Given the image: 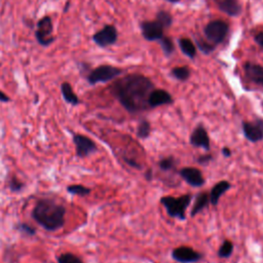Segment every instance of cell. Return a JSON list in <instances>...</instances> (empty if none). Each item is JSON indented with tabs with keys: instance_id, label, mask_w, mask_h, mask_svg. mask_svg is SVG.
<instances>
[{
	"instance_id": "1",
	"label": "cell",
	"mask_w": 263,
	"mask_h": 263,
	"mask_svg": "<svg viewBox=\"0 0 263 263\" xmlns=\"http://www.w3.org/2000/svg\"><path fill=\"white\" fill-rule=\"evenodd\" d=\"M155 89L150 78L143 74L130 73L116 79L111 85V94L129 113L149 109L148 97Z\"/></svg>"
},
{
	"instance_id": "2",
	"label": "cell",
	"mask_w": 263,
	"mask_h": 263,
	"mask_svg": "<svg viewBox=\"0 0 263 263\" xmlns=\"http://www.w3.org/2000/svg\"><path fill=\"white\" fill-rule=\"evenodd\" d=\"M65 207L51 200L39 201L32 211L34 220L49 232H55L63 227L65 224Z\"/></svg>"
},
{
	"instance_id": "3",
	"label": "cell",
	"mask_w": 263,
	"mask_h": 263,
	"mask_svg": "<svg viewBox=\"0 0 263 263\" xmlns=\"http://www.w3.org/2000/svg\"><path fill=\"white\" fill-rule=\"evenodd\" d=\"M192 201L191 194H184L178 198L175 196H163L160 199V204L167 210V213L170 217L179 219V220H185L186 219V210L189 207Z\"/></svg>"
},
{
	"instance_id": "4",
	"label": "cell",
	"mask_w": 263,
	"mask_h": 263,
	"mask_svg": "<svg viewBox=\"0 0 263 263\" xmlns=\"http://www.w3.org/2000/svg\"><path fill=\"white\" fill-rule=\"evenodd\" d=\"M229 32V25L222 20H214L209 22L204 28L206 39L214 46L221 45Z\"/></svg>"
},
{
	"instance_id": "5",
	"label": "cell",
	"mask_w": 263,
	"mask_h": 263,
	"mask_svg": "<svg viewBox=\"0 0 263 263\" xmlns=\"http://www.w3.org/2000/svg\"><path fill=\"white\" fill-rule=\"evenodd\" d=\"M120 74H122V69L120 68L114 67L112 65H101L92 70L86 78L90 84L95 85L97 83L109 82L117 78Z\"/></svg>"
},
{
	"instance_id": "6",
	"label": "cell",
	"mask_w": 263,
	"mask_h": 263,
	"mask_svg": "<svg viewBox=\"0 0 263 263\" xmlns=\"http://www.w3.org/2000/svg\"><path fill=\"white\" fill-rule=\"evenodd\" d=\"M53 21L52 18L46 16L37 23V28L35 31V37L38 43L42 47H49L54 42L55 37L53 36Z\"/></svg>"
},
{
	"instance_id": "7",
	"label": "cell",
	"mask_w": 263,
	"mask_h": 263,
	"mask_svg": "<svg viewBox=\"0 0 263 263\" xmlns=\"http://www.w3.org/2000/svg\"><path fill=\"white\" fill-rule=\"evenodd\" d=\"M118 39V32L115 26L105 25L101 30L93 35V41L102 49L113 46Z\"/></svg>"
},
{
	"instance_id": "8",
	"label": "cell",
	"mask_w": 263,
	"mask_h": 263,
	"mask_svg": "<svg viewBox=\"0 0 263 263\" xmlns=\"http://www.w3.org/2000/svg\"><path fill=\"white\" fill-rule=\"evenodd\" d=\"M242 129L245 138L251 143L263 141V118H256L253 121H243Z\"/></svg>"
},
{
	"instance_id": "9",
	"label": "cell",
	"mask_w": 263,
	"mask_h": 263,
	"mask_svg": "<svg viewBox=\"0 0 263 263\" xmlns=\"http://www.w3.org/2000/svg\"><path fill=\"white\" fill-rule=\"evenodd\" d=\"M172 258L179 263H195L201 261L204 255L190 247L181 246L172 251Z\"/></svg>"
},
{
	"instance_id": "10",
	"label": "cell",
	"mask_w": 263,
	"mask_h": 263,
	"mask_svg": "<svg viewBox=\"0 0 263 263\" xmlns=\"http://www.w3.org/2000/svg\"><path fill=\"white\" fill-rule=\"evenodd\" d=\"M73 143L75 145L76 155L79 157H86L97 151V144L89 137L81 134L73 135Z\"/></svg>"
},
{
	"instance_id": "11",
	"label": "cell",
	"mask_w": 263,
	"mask_h": 263,
	"mask_svg": "<svg viewBox=\"0 0 263 263\" xmlns=\"http://www.w3.org/2000/svg\"><path fill=\"white\" fill-rule=\"evenodd\" d=\"M140 28H141L142 36L147 41H159L165 36L163 35L165 28L156 20L143 21L140 24Z\"/></svg>"
},
{
	"instance_id": "12",
	"label": "cell",
	"mask_w": 263,
	"mask_h": 263,
	"mask_svg": "<svg viewBox=\"0 0 263 263\" xmlns=\"http://www.w3.org/2000/svg\"><path fill=\"white\" fill-rule=\"evenodd\" d=\"M189 142L193 147L202 148L205 151L209 152L211 150V144H210V137L208 135V132L205 128V126L201 123L199 124L190 135Z\"/></svg>"
},
{
	"instance_id": "13",
	"label": "cell",
	"mask_w": 263,
	"mask_h": 263,
	"mask_svg": "<svg viewBox=\"0 0 263 263\" xmlns=\"http://www.w3.org/2000/svg\"><path fill=\"white\" fill-rule=\"evenodd\" d=\"M180 177L192 187H202L205 184V178L202 171L193 167L182 168L179 172Z\"/></svg>"
},
{
	"instance_id": "14",
	"label": "cell",
	"mask_w": 263,
	"mask_h": 263,
	"mask_svg": "<svg viewBox=\"0 0 263 263\" xmlns=\"http://www.w3.org/2000/svg\"><path fill=\"white\" fill-rule=\"evenodd\" d=\"M174 102L172 95L163 89H153L148 97L149 109H153L163 105H170Z\"/></svg>"
},
{
	"instance_id": "15",
	"label": "cell",
	"mask_w": 263,
	"mask_h": 263,
	"mask_svg": "<svg viewBox=\"0 0 263 263\" xmlns=\"http://www.w3.org/2000/svg\"><path fill=\"white\" fill-rule=\"evenodd\" d=\"M246 77L253 83L263 87V66L254 62H246L243 66Z\"/></svg>"
},
{
	"instance_id": "16",
	"label": "cell",
	"mask_w": 263,
	"mask_h": 263,
	"mask_svg": "<svg viewBox=\"0 0 263 263\" xmlns=\"http://www.w3.org/2000/svg\"><path fill=\"white\" fill-rule=\"evenodd\" d=\"M214 3L219 11L229 17H239L243 12V7L239 0H214Z\"/></svg>"
},
{
	"instance_id": "17",
	"label": "cell",
	"mask_w": 263,
	"mask_h": 263,
	"mask_svg": "<svg viewBox=\"0 0 263 263\" xmlns=\"http://www.w3.org/2000/svg\"><path fill=\"white\" fill-rule=\"evenodd\" d=\"M232 187V184L226 181V180H222V181H219L218 183H216L210 193H209V198H210V204L212 206H217L219 204V201H220L221 196L231 189Z\"/></svg>"
},
{
	"instance_id": "18",
	"label": "cell",
	"mask_w": 263,
	"mask_h": 263,
	"mask_svg": "<svg viewBox=\"0 0 263 263\" xmlns=\"http://www.w3.org/2000/svg\"><path fill=\"white\" fill-rule=\"evenodd\" d=\"M210 205V198L209 193L207 192H200L194 198V204L190 212V216L193 218L198 214L202 213L206 208H208Z\"/></svg>"
},
{
	"instance_id": "19",
	"label": "cell",
	"mask_w": 263,
	"mask_h": 263,
	"mask_svg": "<svg viewBox=\"0 0 263 263\" xmlns=\"http://www.w3.org/2000/svg\"><path fill=\"white\" fill-rule=\"evenodd\" d=\"M178 45H179V48H180L181 52L183 53V55H185L186 57H188L191 60H193L196 57L198 49H196V46L194 45V42L191 39L186 38V37L179 38Z\"/></svg>"
},
{
	"instance_id": "20",
	"label": "cell",
	"mask_w": 263,
	"mask_h": 263,
	"mask_svg": "<svg viewBox=\"0 0 263 263\" xmlns=\"http://www.w3.org/2000/svg\"><path fill=\"white\" fill-rule=\"evenodd\" d=\"M61 92H62V95H63V98L64 100L71 104V105H78L79 104V99L77 97V95L74 93L72 86L69 82H63L62 85H61Z\"/></svg>"
},
{
	"instance_id": "21",
	"label": "cell",
	"mask_w": 263,
	"mask_h": 263,
	"mask_svg": "<svg viewBox=\"0 0 263 263\" xmlns=\"http://www.w3.org/2000/svg\"><path fill=\"white\" fill-rule=\"evenodd\" d=\"M172 76L179 81H186L191 76V70L188 66H176L171 71Z\"/></svg>"
},
{
	"instance_id": "22",
	"label": "cell",
	"mask_w": 263,
	"mask_h": 263,
	"mask_svg": "<svg viewBox=\"0 0 263 263\" xmlns=\"http://www.w3.org/2000/svg\"><path fill=\"white\" fill-rule=\"evenodd\" d=\"M194 41H195V46H196V49L199 51H201L204 55H210L212 54L213 52H215L216 50V46H214L213 43L209 42L208 40H205L203 38H198L195 37L194 38Z\"/></svg>"
},
{
	"instance_id": "23",
	"label": "cell",
	"mask_w": 263,
	"mask_h": 263,
	"mask_svg": "<svg viewBox=\"0 0 263 263\" xmlns=\"http://www.w3.org/2000/svg\"><path fill=\"white\" fill-rule=\"evenodd\" d=\"M159 45H160V48H161V51H162L163 55L167 58H170L175 53V45H174L172 38H170L168 36H163L159 40Z\"/></svg>"
},
{
	"instance_id": "24",
	"label": "cell",
	"mask_w": 263,
	"mask_h": 263,
	"mask_svg": "<svg viewBox=\"0 0 263 263\" xmlns=\"http://www.w3.org/2000/svg\"><path fill=\"white\" fill-rule=\"evenodd\" d=\"M151 133V124L148 120L142 119L137 126V137L139 139H147Z\"/></svg>"
},
{
	"instance_id": "25",
	"label": "cell",
	"mask_w": 263,
	"mask_h": 263,
	"mask_svg": "<svg viewBox=\"0 0 263 263\" xmlns=\"http://www.w3.org/2000/svg\"><path fill=\"white\" fill-rule=\"evenodd\" d=\"M177 159L175 158L174 156L172 155H169V156H165V157H161L158 161V168L163 171V172H170L172 170H174L175 168H176L177 166Z\"/></svg>"
},
{
	"instance_id": "26",
	"label": "cell",
	"mask_w": 263,
	"mask_h": 263,
	"mask_svg": "<svg viewBox=\"0 0 263 263\" xmlns=\"http://www.w3.org/2000/svg\"><path fill=\"white\" fill-rule=\"evenodd\" d=\"M234 253V244L232 241L229 240H225L222 245L220 246V248L218 249L217 255L219 258L222 259H227L229 258Z\"/></svg>"
},
{
	"instance_id": "27",
	"label": "cell",
	"mask_w": 263,
	"mask_h": 263,
	"mask_svg": "<svg viewBox=\"0 0 263 263\" xmlns=\"http://www.w3.org/2000/svg\"><path fill=\"white\" fill-rule=\"evenodd\" d=\"M67 191L71 194H74V195H79V196H86L91 194V188L89 187H85L81 184H73V185H70L67 187Z\"/></svg>"
},
{
	"instance_id": "28",
	"label": "cell",
	"mask_w": 263,
	"mask_h": 263,
	"mask_svg": "<svg viewBox=\"0 0 263 263\" xmlns=\"http://www.w3.org/2000/svg\"><path fill=\"white\" fill-rule=\"evenodd\" d=\"M155 20L158 21L165 29L170 28L172 26V24H173V17L167 11H158L157 14H156V19Z\"/></svg>"
},
{
	"instance_id": "29",
	"label": "cell",
	"mask_w": 263,
	"mask_h": 263,
	"mask_svg": "<svg viewBox=\"0 0 263 263\" xmlns=\"http://www.w3.org/2000/svg\"><path fill=\"white\" fill-rule=\"evenodd\" d=\"M58 263H83V261L72 253H63L58 258Z\"/></svg>"
},
{
	"instance_id": "30",
	"label": "cell",
	"mask_w": 263,
	"mask_h": 263,
	"mask_svg": "<svg viewBox=\"0 0 263 263\" xmlns=\"http://www.w3.org/2000/svg\"><path fill=\"white\" fill-rule=\"evenodd\" d=\"M25 184L18 177H12L9 181V187L13 192H19L24 188Z\"/></svg>"
},
{
	"instance_id": "31",
	"label": "cell",
	"mask_w": 263,
	"mask_h": 263,
	"mask_svg": "<svg viewBox=\"0 0 263 263\" xmlns=\"http://www.w3.org/2000/svg\"><path fill=\"white\" fill-rule=\"evenodd\" d=\"M18 229L22 234H25V235H28V236H35V234H36V229L33 226H31V225H29L27 223L19 224L18 225Z\"/></svg>"
},
{
	"instance_id": "32",
	"label": "cell",
	"mask_w": 263,
	"mask_h": 263,
	"mask_svg": "<svg viewBox=\"0 0 263 263\" xmlns=\"http://www.w3.org/2000/svg\"><path fill=\"white\" fill-rule=\"evenodd\" d=\"M213 159H214V157H213V155H212V154H210V153H206V154H202V155H200V156L196 158V161H198L200 165H204V166H206V165L210 163Z\"/></svg>"
},
{
	"instance_id": "33",
	"label": "cell",
	"mask_w": 263,
	"mask_h": 263,
	"mask_svg": "<svg viewBox=\"0 0 263 263\" xmlns=\"http://www.w3.org/2000/svg\"><path fill=\"white\" fill-rule=\"evenodd\" d=\"M123 159H124V161H125L129 167L138 169V170H141L142 166H141L140 163H138L137 160H135V159H133V158H130V157H127V156H123Z\"/></svg>"
},
{
	"instance_id": "34",
	"label": "cell",
	"mask_w": 263,
	"mask_h": 263,
	"mask_svg": "<svg viewBox=\"0 0 263 263\" xmlns=\"http://www.w3.org/2000/svg\"><path fill=\"white\" fill-rule=\"evenodd\" d=\"M254 40L257 43L259 47H261L263 49V31L258 32L255 36H254Z\"/></svg>"
},
{
	"instance_id": "35",
	"label": "cell",
	"mask_w": 263,
	"mask_h": 263,
	"mask_svg": "<svg viewBox=\"0 0 263 263\" xmlns=\"http://www.w3.org/2000/svg\"><path fill=\"white\" fill-rule=\"evenodd\" d=\"M10 101H11L10 97H9L7 94H5L2 90H0V102L7 103V102H10Z\"/></svg>"
},
{
	"instance_id": "36",
	"label": "cell",
	"mask_w": 263,
	"mask_h": 263,
	"mask_svg": "<svg viewBox=\"0 0 263 263\" xmlns=\"http://www.w3.org/2000/svg\"><path fill=\"white\" fill-rule=\"evenodd\" d=\"M153 176V172H152V170L151 169H148L146 172H145V174H144V177H145V179L147 180V181H151L152 180V177Z\"/></svg>"
},
{
	"instance_id": "37",
	"label": "cell",
	"mask_w": 263,
	"mask_h": 263,
	"mask_svg": "<svg viewBox=\"0 0 263 263\" xmlns=\"http://www.w3.org/2000/svg\"><path fill=\"white\" fill-rule=\"evenodd\" d=\"M232 150L228 148V147H223L222 148V155L224 157H231L232 156Z\"/></svg>"
},
{
	"instance_id": "38",
	"label": "cell",
	"mask_w": 263,
	"mask_h": 263,
	"mask_svg": "<svg viewBox=\"0 0 263 263\" xmlns=\"http://www.w3.org/2000/svg\"><path fill=\"white\" fill-rule=\"evenodd\" d=\"M166 2H168L170 4H177V3L181 2V0H166Z\"/></svg>"
}]
</instances>
